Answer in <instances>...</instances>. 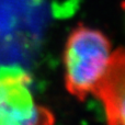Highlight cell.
<instances>
[{
    "mask_svg": "<svg viewBox=\"0 0 125 125\" xmlns=\"http://www.w3.org/2000/svg\"><path fill=\"white\" fill-rule=\"evenodd\" d=\"M92 93L103 104L108 123L123 125L125 122V54L122 47L111 53L108 66Z\"/></svg>",
    "mask_w": 125,
    "mask_h": 125,
    "instance_id": "3957f363",
    "label": "cell"
},
{
    "mask_svg": "<svg viewBox=\"0 0 125 125\" xmlns=\"http://www.w3.org/2000/svg\"><path fill=\"white\" fill-rule=\"evenodd\" d=\"M31 78L24 73L0 77V125H41L54 123L50 110L35 102Z\"/></svg>",
    "mask_w": 125,
    "mask_h": 125,
    "instance_id": "7a4b0ae2",
    "label": "cell"
},
{
    "mask_svg": "<svg viewBox=\"0 0 125 125\" xmlns=\"http://www.w3.org/2000/svg\"><path fill=\"white\" fill-rule=\"evenodd\" d=\"M111 42L101 31L79 24L73 30L64 52L65 86L83 101L103 75L111 56Z\"/></svg>",
    "mask_w": 125,
    "mask_h": 125,
    "instance_id": "6da1fadb",
    "label": "cell"
}]
</instances>
